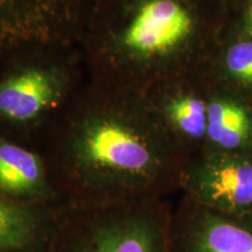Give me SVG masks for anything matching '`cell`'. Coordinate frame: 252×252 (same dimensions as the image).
<instances>
[{
  "label": "cell",
  "instance_id": "obj_1",
  "mask_svg": "<svg viewBox=\"0 0 252 252\" xmlns=\"http://www.w3.org/2000/svg\"><path fill=\"white\" fill-rule=\"evenodd\" d=\"M135 94L100 83L52 135L43 157L64 204L152 200L181 182L184 168L147 128Z\"/></svg>",
  "mask_w": 252,
  "mask_h": 252
},
{
  "label": "cell",
  "instance_id": "obj_8",
  "mask_svg": "<svg viewBox=\"0 0 252 252\" xmlns=\"http://www.w3.org/2000/svg\"><path fill=\"white\" fill-rule=\"evenodd\" d=\"M64 207L0 198V252L48 251Z\"/></svg>",
  "mask_w": 252,
  "mask_h": 252
},
{
  "label": "cell",
  "instance_id": "obj_11",
  "mask_svg": "<svg viewBox=\"0 0 252 252\" xmlns=\"http://www.w3.org/2000/svg\"><path fill=\"white\" fill-rule=\"evenodd\" d=\"M225 63L236 78L252 83V42H241L231 47L226 54Z\"/></svg>",
  "mask_w": 252,
  "mask_h": 252
},
{
  "label": "cell",
  "instance_id": "obj_7",
  "mask_svg": "<svg viewBox=\"0 0 252 252\" xmlns=\"http://www.w3.org/2000/svg\"><path fill=\"white\" fill-rule=\"evenodd\" d=\"M69 37L35 0H0V59L32 47L61 45Z\"/></svg>",
  "mask_w": 252,
  "mask_h": 252
},
{
  "label": "cell",
  "instance_id": "obj_12",
  "mask_svg": "<svg viewBox=\"0 0 252 252\" xmlns=\"http://www.w3.org/2000/svg\"><path fill=\"white\" fill-rule=\"evenodd\" d=\"M249 27H250V31L252 32V7L250 9V13H249Z\"/></svg>",
  "mask_w": 252,
  "mask_h": 252
},
{
  "label": "cell",
  "instance_id": "obj_9",
  "mask_svg": "<svg viewBox=\"0 0 252 252\" xmlns=\"http://www.w3.org/2000/svg\"><path fill=\"white\" fill-rule=\"evenodd\" d=\"M207 138L220 150L244 149L250 139V119L243 108L230 102L208 104Z\"/></svg>",
  "mask_w": 252,
  "mask_h": 252
},
{
  "label": "cell",
  "instance_id": "obj_10",
  "mask_svg": "<svg viewBox=\"0 0 252 252\" xmlns=\"http://www.w3.org/2000/svg\"><path fill=\"white\" fill-rule=\"evenodd\" d=\"M208 104L191 94H179L165 105V113L173 126L194 140L207 137Z\"/></svg>",
  "mask_w": 252,
  "mask_h": 252
},
{
  "label": "cell",
  "instance_id": "obj_3",
  "mask_svg": "<svg viewBox=\"0 0 252 252\" xmlns=\"http://www.w3.org/2000/svg\"><path fill=\"white\" fill-rule=\"evenodd\" d=\"M181 184L195 202L229 216L252 219V159L210 156L185 167Z\"/></svg>",
  "mask_w": 252,
  "mask_h": 252
},
{
  "label": "cell",
  "instance_id": "obj_5",
  "mask_svg": "<svg viewBox=\"0 0 252 252\" xmlns=\"http://www.w3.org/2000/svg\"><path fill=\"white\" fill-rule=\"evenodd\" d=\"M67 77L53 65L31 64L8 72L0 81V119L27 124L62 103Z\"/></svg>",
  "mask_w": 252,
  "mask_h": 252
},
{
  "label": "cell",
  "instance_id": "obj_4",
  "mask_svg": "<svg viewBox=\"0 0 252 252\" xmlns=\"http://www.w3.org/2000/svg\"><path fill=\"white\" fill-rule=\"evenodd\" d=\"M171 252H252V219L215 212L187 196L172 214Z\"/></svg>",
  "mask_w": 252,
  "mask_h": 252
},
{
  "label": "cell",
  "instance_id": "obj_6",
  "mask_svg": "<svg viewBox=\"0 0 252 252\" xmlns=\"http://www.w3.org/2000/svg\"><path fill=\"white\" fill-rule=\"evenodd\" d=\"M0 198L34 206L64 204L43 154L2 137H0Z\"/></svg>",
  "mask_w": 252,
  "mask_h": 252
},
{
  "label": "cell",
  "instance_id": "obj_2",
  "mask_svg": "<svg viewBox=\"0 0 252 252\" xmlns=\"http://www.w3.org/2000/svg\"><path fill=\"white\" fill-rule=\"evenodd\" d=\"M172 214L158 198L65 204L47 252H171Z\"/></svg>",
  "mask_w": 252,
  "mask_h": 252
}]
</instances>
